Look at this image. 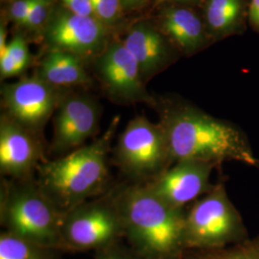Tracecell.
<instances>
[{
	"label": "cell",
	"instance_id": "6da1fadb",
	"mask_svg": "<svg viewBox=\"0 0 259 259\" xmlns=\"http://www.w3.org/2000/svg\"><path fill=\"white\" fill-rule=\"evenodd\" d=\"M154 110L165 133L172 159L201 160L219 167L236 161L258 168L247 135L230 121L214 117L178 95L155 96Z\"/></svg>",
	"mask_w": 259,
	"mask_h": 259
},
{
	"label": "cell",
	"instance_id": "7a4b0ae2",
	"mask_svg": "<svg viewBox=\"0 0 259 259\" xmlns=\"http://www.w3.org/2000/svg\"><path fill=\"white\" fill-rule=\"evenodd\" d=\"M124 235L144 259H180L184 253L186 210L164 202L148 185L135 184L112 190Z\"/></svg>",
	"mask_w": 259,
	"mask_h": 259
},
{
	"label": "cell",
	"instance_id": "3957f363",
	"mask_svg": "<svg viewBox=\"0 0 259 259\" xmlns=\"http://www.w3.org/2000/svg\"><path fill=\"white\" fill-rule=\"evenodd\" d=\"M119 121L120 117H114L102 136L90 144L37 166V184L62 214L107 191L108 157Z\"/></svg>",
	"mask_w": 259,
	"mask_h": 259
},
{
	"label": "cell",
	"instance_id": "277c9868",
	"mask_svg": "<svg viewBox=\"0 0 259 259\" xmlns=\"http://www.w3.org/2000/svg\"><path fill=\"white\" fill-rule=\"evenodd\" d=\"M63 214L58 210L35 178H2L0 221L6 232L50 249H62Z\"/></svg>",
	"mask_w": 259,
	"mask_h": 259
},
{
	"label": "cell",
	"instance_id": "5b68a950",
	"mask_svg": "<svg viewBox=\"0 0 259 259\" xmlns=\"http://www.w3.org/2000/svg\"><path fill=\"white\" fill-rule=\"evenodd\" d=\"M248 240L239 211L219 182L185 211V250H214Z\"/></svg>",
	"mask_w": 259,
	"mask_h": 259
},
{
	"label": "cell",
	"instance_id": "8992f818",
	"mask_svg": "<svg viewBox=\"0 0 259 259\" xmlns=\"http://www.w3.org/2000/svg\"><path fill=\"white\" fill-rule=\"evenodd\" d=\"M112 152L121 172L135 184H148L174 164L162 127L144 115L129 121Z\"/></svg>",
	"mask_w": 259,
	"mask_h": 259
},
{
	"label": "cell",
	"instance_id": "52a82bcc",
	"mask_svg": "<svg viewBox=\"0 0 259 259\" xmlns=\"http://www.w3.org/2000/svg\"><path fill=\"white\" fill-rule=\"evenodd\" d=\"M123 235L120 211L112 191L63 214L62 249L105 250Z\"/></svg>",
	"mask_w": 259,
	"mask_h": 259
},
{
	"label": "cell",
	"instance_id": "ba28073f",
	"mask_svg": "<svg viewBox=\"0 0 259 259\" xmlns=\"http://www.w3.org/2000/svg\"><path fill=\"white\" fill-rule=\"evenodd\" d=\"M93 79L111 102L130 106L143 103L154 108L156 98L142 81L138 62L119 36H114L91 63Z\"/></svg>",
	"mask_w": 259,
	"mask_h": 259
},
{
	"label": "cell",
	"instance_id": "9c48e42d",
	"mask_svg": "<svg viewBox=\"0 0 259 259\" xmlns=\"http://www.w3.org/2000/svg\"><path fill=\"white\" fill-rule=\"evenodd\" d=\"M117 36L95 17H83L65 9L58 1L39 41L44 51L59 50L84 61L89 66Z\"/></svg>",
	"mask_w": 259,
	"mask_h": 259
},
{
	"label": "cell",
	"instance_id": "30bf717a",
	"mask_svg": "<svg viewBox=\"0 0 259 259\" xmlns=\"http://www.w3.org/2000/svg\"><path fill=\"white\" fill-rule=\"evenodd\" d=\"M102 108L89 90L64 91L53 114V138L48 153L64 157L85 145L100 129Z\"/></svg>",
	"mask_w": 259,
	"mask_h": 259
},
{
	"label": "cell",
	"instance_id": "8fae6325",
	"mask_svg": "<svg viewBox=\"0 0 259 259\" xmlns=\"http://www.w3.org/2000/svg\"><path fill=\"white\" fill-rule=\"evenodd\" d=\"M63 92L35 74L21 77L13 83H2V113L20 126L42 136Z\"/></svg>",
	"mask_w": 259,
	"mask_h": 259
},
{
	"label": "cell",
	"instance_id": "7c38bea8",
	"mask_svg": "<svg viewBox=\"0 0 259 259\" xmlns=\"http://www.w3.org/2000/svg\"><path fill=\"white\" fill-rule=\"evenodd\" d=\"M119 37L138 62L145 84L182 58L175 46L147 15L132 19Z\"/></svg>",
	"mask_w": 259,
	"mask_h": 259
},
{
	"label": "cell",
	"instance_id": "4fadbf2b",
	"mask_svg": "<svg viewBox=\"0 0 259 259\" xmlns=\"http://www.w3.org/2000/svg\"><path fill=\"white\" fill-rule=\"evenodd\" d=\"M41 135L20 126L4 113L0 116V173L3 178H34L37 166L46 160Z\"/></svg>",
	"mask_w": 259,
	"mask_h": 259
},
{
	"label": "cell",
	"instance_id": "5bb4252c",
	"mask_svg": "<svg viewBox=\"0 0 259 259\" xmlns=\"http://www.w3.org/2000/svg\"><path fill=\"white\" fill-rule=\"evenodd\" d=\"M214 168L217 166L211 162L181 160L145 185L167 204L185 210L187 204H193L212 189L210 176Z\"/></svg>",
	"mask_w": 259,
	"mask_h": 259
},
{
	"label": "cell",
	"instance_id": "9a60e30c",
	"mask_svg": "<svg viewBox=\"0 0 259 259\" xmlns=\"http://www.w3.org/2000/svg\"><path fill=\"white\" fill-rule=\"evenodd\" d=\"M182 57H192L215 45L199 8L165 4L147 14Z\"/></svg>",
	"mask_w": 259,
	"mask_h": 259
},
{
	"label": "cell",
	"instance_id": "2e32d148",
	"mask_svg": "<svg viewBox=\"0 0 259 259\" xmlns=\"http://www.w3.org/2000/svg\"><path fill=\"white\" fill-rule=\"evenodd\" d=\"M88 64L78 56L47 50L37 61L34 74L60 91L91 90L94 84Z\"/></svg>",
	"mask_w": 259,
	"mask_h": 259
},
{
	"label": "cell",
	"instance_id": "e0dca14e",
	"mask_svg": "<svg viewBox=\"0 0 259 259\" xmlns=\"http://www.w3.org/2000/svg\"><path fill=\"white\" fill-rule=\"evenodd\" d=\"M199 10L215 44L242 36L249 27V0H203Z\"/></svg>",
	"mask_w": 259,
	"mask_h": 259
},
{
	"label": "cell",
	"instance_id": "ac0fdd59",
	"mask_svg": "<svg viewBox=\"0 0 259 259\" xmlns=\"http://www.w3.org/2000/svg\"><path fill=\"white\" fill-rule=\"evenodd\" d=\"M28 39L24 34L17 31L8 42L5 51L0 55V79L23 76L33 65Z\"/></svg>",
	"mask_w": 259,
	"mask_h": 259
},
{
	"label": "cell",
	"instance_id": "d6986e66",
	"mask_svg": "<svg viewBox=\"0 0 259 259\" xmlns=\"http://www.w3.org/2000/svg\"><path fill=\"white\" fill-rule=\"evenodd\" d=\"M53 250L6 231L0 235V259H54Z\"/></svg>",
	"mask_w": 259,
	"mask_h": 259
},
{
	"label": "cell",
	"instance_id": "ffe728a7",
	"mask_svg": "<svg viewBox=\"0 0 259 259\" xmlns=\"http://www.w3.org/2000/svg\"><path fill=\"white\" fill-rule=\"evenodd\" d=\"M94 17L115 35L119 36L130 23L121 0H91Z\"/></svg>",
	"mask_w": 259,
	"mask_h": 259
},
{
	"label": "cell",
	"instance_id": "44dd1931",
	"mask_svg": "<svg viewBox=\"0 0 259 259\" xmlns=\"http://www.w3.org/2000/svg\"><path fill=\"white\" fill-rule=\"evenodd\" d=\"M198 250L180 259H259V237L232 245V247Z\"/></svg>",
	"mask_w": 259,
	"mask_h": 259
},
{
	"label": "cell",
	"instance_id": "7402d4cb",
	"mask_svg": "<svg viewBox=\"0 0 259 259\" xmlns=\"http://www.w3.org/2000/svg\"><path fill=\"white\" fill-rule=\"evenodd\" d=\"M56 2L57 0H37L18 31L24 34L28 39L35 37L39 40L51 18Z\"/></svg>",
	"mask_w": 259,
	"mask_h": 259
},
{
	"label": "cell",
	"instance_id": "603a6c76",
	"mask_svg": "<svg viewBox=\"0 0 259 259\" xmlns=\"http://www.w3.org/2000/svg\"><path fill=\"white\" fill-rule=\"evenodd\" d=\"M37 0H13L5 3L4 12H2V18L8 22H12L15 27L19 28L21 23L27 18L33 6Z\"/></svg>",
	"mask_w": 259,
	"mask_h": 259
},
{
	"label": "cell",
	"instance_id": "cb8c5ba5",
	"mask_svg": "<svg viewBox=\"0 0 259 259\" xmlns=\"http://www.w3.org/2000/svg\"><path fill=\"white\" fill-rule=\"evenodd\" d=\"M65 9L83 17H94L91 0H57Z\"/></svg>",
	"mask_w": 259,
	"mask_h": 259
},
{
	"label": "cell",
	"instance_id": "d4e9b609",
	"mask_svg": "<svg viewBox=\"0 0 259 259\" xmlns=\"http://www.w3.org/2000/svg\"><path fill=\"white\" fill-rule=\"evenodd\" d=\"M153 0H121L123 8L128 15L142 14L146 15Z\"/></svg>",
	"mask_w": 259,
	"mask_h": 259
},
{
	"label": "cell",
	"instance_id": "484cf974",
	"mask_svg": "<svg viewBox=\"0 0 259 259\" xmlns=\"http://www.w3.org/2000/svg\"><path fill=\"white\" fill-rule=\"evenodd\" d=\"M202 2H203V0H153L147 14L152 12L153 10L157 9V7H159L161 5H165V4H175V5H183V6L199 8L200 5L202 4Z\"/></svg>",
	"mask_w": 259,
	"mask_h": 259
},
{
	"label": "cell",
	"instance_id": "4316f807",
	"mask_svg": "<svg viewBox=\"0 0 259 259\" xmlns=\"http://www.w3.org/2000/svg\"><path fill=\"white\" fill-rule=\"evenodd\" d=\"M249 27L259 34V0H249Z\"/></svg>",
	"mask_w": 259,
	"mask_h": 259
},
{
	"label": "cell",
	"instance_id": "83f0119b",
	"mask_svg": "<svg viewBox=\"0 0 259 259\" xmlns=\"http://www.w3.org/2000/svg\"><path fill=\"white\" fill-rule=\"evenodd\" d=\"M96 259H132L129 255L123 252L119 249H116L115 246H111L105 250H100Z\"/></svg>",
	"mask_w": 259,
	"mask_h": 259
},
{
	"label": "cell",
	"instance_id": "f1b7e54d",
	"mask_svg": "<svg viewBox=\"0 0 259 259\" xmlns=\"http://www.w3.org/2000/svg\"><path fill=\"white\" fill-rule=\"evenodd\" d=\"M8 21L4 18L1 17L0 21V55L5 51L6 47L8 46L7 37H8V29H7Z\"/></svg>",
	"mask_w": 259,
	"mask_h": 259
},
{
	"label": "cell",
	"instance_id": "f546056e",
	"mask_svg": "<svg viewBox=\"0 0 259 259\" xmlns=\"http://www.w3.org/2000/svg\"><path fill=\"white\" fill-rule=\"evenodd\" d=\"M2 2H4V3H8V2H11V1H13V0H1Z\"/></svg>",
	"mask_w": 259,
	"mask_h": 259
}]
</instances>
